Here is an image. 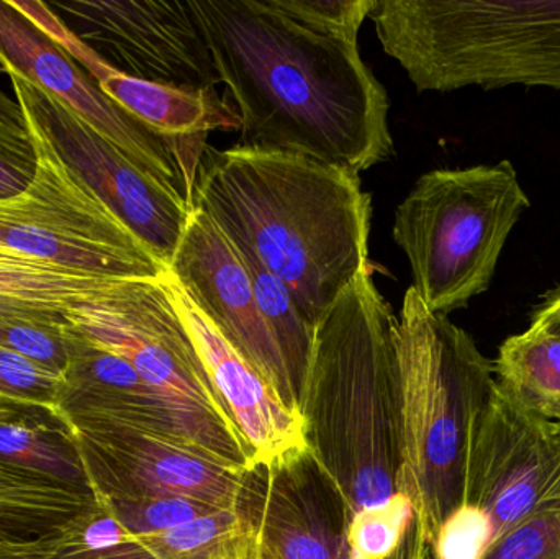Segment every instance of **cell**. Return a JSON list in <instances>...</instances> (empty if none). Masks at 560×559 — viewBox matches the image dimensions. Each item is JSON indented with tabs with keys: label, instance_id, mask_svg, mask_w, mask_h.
Returning a JSON list of instances; mask_svg holds the SVG:
<instances>
[{
	"label": "cell",
	"instance_id": "f1b7e54d",
	"mask_svg": "<svg viewBox=\"0 0 560 559\" xmlns=\"http://www.w3.org/2000/svg\"><path fill=\"white\" fill-rule=\"evenodd\" d=\"M276 9L302 25L358 45L359 32L375 0H272Z\"/></svg>",
	"mask_w": 560,
	"mask_h": 559
},
{
	"label": "cell",
	"instance_id": "7402d4cb",
	"mask_svg": "<svg viewBox=\"0 0 560 559\" xmlns=\"http://www.w3.org/2000/svg\"><path fill=\"white\" fill-rule=\"evenodd\" d=\"M233 248L248 271L259 312L278 343L283 363L302 404L303 384L312 357L315 327L303 317L289 288L269 272L249 249L240 245H233Z\"/></svg>",
	"mask_w": 560,
	"mask_h": 559
},
{
	"label": "cell",
	"instance_id": "d590c367",
	"mask_svg": "<svg viewBox=\"0 0 560 559\" xmlns=\"http://www.w3.org/2000/svg\"><path fill=\"white\" fill-rule=\"evenodd\" d=\"M384 559H430V545L424 540L423 531L418 521L413 522L400 547L390 557Z\"/></svg>",
	"mask_w": 560,
	"mask_h": 559
},
{
	"label": "cell",
	"instance_id": "3957f363",
	"mask_svg": "<svg viewBox=\"0 0 560 559\" xmlns=\"http://www.w3.org/2000/svg\"><path fill=\"white\" fill-rule=\"evenodd\" d=\"M397 327L371 265L315 327L300 404L303 435L351 517L400 494Z\"/></svg>",
	"mask_w": 560,
	"mask_h": 559
},
{
	"label": "cell",
	"instance_id": "9a60e30c",
	"mask_svg": "<svg viewBox=\"0 0 560 559\" xmlns=\"http://www.w3.org/2000/svg\"><path fill=\"white\" fill-rule=\"evenodd\" d=\"M95 498H183L233 511L245 469L153 433L105 422H69Z\"/></svg>",
	"mask_w": 560,
	"mask_h": 559
},
{
	"label": "cell",
	"instance_id": "e575fe53",
	"mask_svg": "<svg viewBox=\"0 0 560 559\" xmlns=\"http://www.w3.org/2000/svg\"><path fill=\"white\" fill-rule=\"evenodd\" d=\"M529 325L560 337V286L539 298L529 314Z\"/></svg>",
	"mask_w": 560,
	"mask_h": 559
},
{
	"label": "cell",
	"instance_id": "2e32d148",
	"mask_svg": "<svg viewBox=\"0 0 560 559\" xmlns=\"http://www.w3.org/2000/svg\"><path fill=\"white\" fill-rule=\"evenodd\" d=\"M174 281L222 337L275 387L300 416V397L282 354L259 312L252 279L232 243L202 210L192 207L170 265Z\"/></svg>",
	"mask_w": 560,
	"mask_h": 559
},
{
	"label": "cell",
	"instance_id": "8fae6325",
	"mask_svg": "<svg viewBox=\"0 0 560 559\" xmlns=\"http://www.w3.org/2000/svg\"><path fill=\"white\" fill-rule=\"evenodd\" d=\"M9 75L25 120L43 131L72 171L170 268L192 206L140 170L65 102L15 72Z\"/></svg>",
	"mask_w": 560,
	"mask_h": 559
},
{
	"label": "cell",
	"instance_id": "4316f807",
	"mask_svg": "<svg viewBox=\"0 0 560 559\" xmlns=\"http://www.w3.org/2000/svg\"><path fill=\"white\" fill-rule=\"evenodd\" d=\"M0 348L65 376L69 363L68 322L0 317Z\"/></svg>",
	"mask_w": 560,
	"mask_h": 559
},
{
	"label": "cell",
	"instance_id": "e0dca14e",
	"mask_svg": "<svg viewBox=\"0 0 560 559\" xmlns=\"http://www.w3.org/2000/svg\"><path fill=\"white\" fill-rule=\"evenodd\" d=\"M167 279L217 396L252 455V465L308 449L302 417L287 407L265 376L222 337L174 281L170 269Z\"/></svg>",
	"mask_w": 560,
	"mask_h": 559
},
{
	"label": "cell",
	"instance_id": "ba28073f",
	"mask_svg": "<svg viewBox=\"0 0 560 559\" xmlns=\"http://www.w3.org/2000/svg\"><path fill=\"white\" fill-rule=\"evenodd\" d=\"M66 318L69 327L124 358L158 389L232 423L180 317L167 272L112 279L94 298L68 308Z\"/></svg>",
	"mask_w": 560,
	"mask_h": 559
},
{
	"label": "cell",
	"instance_id": "9c48e42d",
	"mask_svg": "<svg viewBox=\"0 0 560 559\" xmlns=\"http://www.w3.org/2000/svg\"><path fill=\"white\" fill-rule=\"evenodd\" d=\"M68 350L59 410L69 422L114 423L184 443L238 469L252 466V455L229 420L158 389L124 358L69 324Z\"/></svg>",
	"mask_w": 560,
	"mask_h": 559
},
{
	"label": "cell",
	"instance_id": "f546056e",
	"mask_svg": "<svg viewBox=\"0 0 560 559\" xmlns=\"http://www.w3.org/2000/svg\"><path fill=\"white\" fill-rule=\"evenodd\" d=\"M65 380L59 374L0 348V397L12 403L59 409Z\"/></svg>",
	"mask_w": 560,
	"mask_h": 559
},
{
	"label": "cell",
	"instance_id": "ab89813d",
	"mask_svg": "<svg viewBox=\"0 0 560 559\" xmlns=\"http://www.w3.org/2000/svg\"><path fill=\"white\" fill-rule=\"evenodd\" d=\"M430 559H433V557H431V550H430Z\"/></svg>",
	"mask_w": 560,
	"mask_h": 559
},
{
	"label": "cell",
	"instance_id": "7c38bea8",
	"mask_svg": "<svg viewBox=\"0 0 560 559\" xmlns=\"http://www.w3.org/2000/svg\"><path fill=\"white\" fill-rule=\"evenodd\" d=\"M55 7L121 74L190 91H217L220 84L190 0H71Z\"/></svg>",
	"mask_w": 560,
	"mask_h": 559
},
{
	"label": "cell",
	"instance_id": "83f0119b",
	"mask_svg": "<svg viewBox=\"0 0 560 559\" xmlns=\"http://www.w3.org/2000/svg\"><path fill=\"white\" fill-rule=\"evenodd\" d=\"M101 499V498H97ZM118 524L133 535L160 534L223 509L183 498L101 499Z\"/></svg>",
	"mask_w": 560,
	"mask_h": 559
},
{
	"label": "cell",
	"instance_id": "ffe728a7",
	"mask_svg": "<svg viewBox=\"0 0 560 559\" xmlns=\"http://www.w3.org/2000/svg\"><path fill=\"white\" fill-rule=\"evenodd\" d=\"M0 462L95 494L78 436L59 409L7 403L0 409Z\"/></svg>",
	"mask_w": 560,
	"mask_h": 559
},
{
	"label": "cell",
	"instance_id": "30bf717a",
	"mask_svg": "<svg viewBox=\"0 0 560 559\" xmlns=\"http://www.w3.org/2000/svg\"><path fill=\"white\" fill-rule=\"evenodd\" d=\"M0 66L65 102L102 137L192 206L197 170L207 143L158 137L95 84L94 79L10 0H0ZM194 207V206H192Z\"/></svg>",
	"mask_w": 560,
	"mask_h": 559
},
{
	"label": "cell",
	"instance_id": "484cf974",
	"mask_svg": "<svg viewBox=\"0 0 560 559\" xmlns=\"http://www.w3.org/2000/svg\"><path fill=\"white\" fill-rule=\"evenodd\" d=\"M417 521L413 504L404 494L377 508L352 515L348 525L349 559H384L390 557Z\"/></svg>",
	"mask_w": 560,
	"mask_h": 559
},
{
	"label": "cell",
	"instance_id": "8992f818",
	"mask_svg": "<svg viewBox=\"0 0 560 559\" xmlns=\"http://www.w3.org/2000/svg\"><path fill=\"white\" fill-rule=\"evenodd\" d=\"M529 207L509 160L418 177L395 210L392 233L424 307L450 315L489 291L506 240Z\"/></svg>",
	"mask_w": 560,
	"mask_h": 559
},
{
	"label": "cell",
	"instance_id": "277c9868",
	"mask_svg": "<svg viewBox=\"0 0 560 559\" xmlns=\"http://www.w3.org/2000/svg\"><path fill=\"white\" fill-rule=\"evenodd\" d=\"M397 354L398 492L410 499L431 547L466 501L470 449L495 386V366L464 328L428 311L411 286L398 315Z\"/></svg>",
	"mask_w": 560,
	"mask_h": 559
},
{
	"label": "cell",
	"instance_id": "44dd1931",
	"mask_svg": "<svg viewBox=\"0 0 560 559\" xmlns=\"http://www.w3.org/2000/svg\"><path fill=\"white\" fill-rule=\"evenodd\" d=\"M495 380L516 403L560 426V337L532 327L506 338L493 360Z\"/></svg>",
	"mask_w": 560,
	"mask_h": 559
},
{
	"label": "cell",
	"instance_id": "7a4b0ae2",
	"mask_svg": "<svg viewBox=\"0 0 560 559\" xmlns=\"http://www.w3.org/2000/svg\"><path fill=\"white\" fill-rule=\"evenodd\" d=\"M192 206L289 288L313 327L371 265V194L348 167L238 144L207 147Z\"/></svg>",
	"mask_w": 560,
	"mask_h": 559
},
{
	"label": "cell",
	"instance_id": "cb8c5ba5",
	"mask_svg": "<svg viewBox=\"0 0 560 559\" xmlns=\"http://www.w3.org/2000/svg\"><path fill=\"white\" fill-rule=\"evenodd\" d=\"M140 537L161 559H256L248 532L233 511L213 512L180 527Z\"/></svg>",
	"mask_w": 560,
	"mask_h": 559
},
{
	"label": "cell",
	"instance_id": "5bb4252c",
	"mask_svg": "<svg viewBox=\"0 0 560 559\" xmlns=\"http://www.w3.org/2000/svg\"><path fill=\"white\" fill-rule=\"evenodd\" d=\"M559 473L558 423L516 403L495 380L477 422L463 508L489 524L495 544L535 512Z\"/></svg>",
	"mask_w": 560,
	"mask_h": 559
},
{
	"label": "cell",
	"instance_id": "603a6c76",
	"mask_svg": "<svg viewBox=\"0 0 560 559\" xmlns=\"http://www.w3.org/2000/svg\"><path fill=\"white\" fill-rule=\"evenodd\" d=\"M112 279L92 278L0 249V295L68 308L94 298Z\"/></svg>",
	"mask_w": 560,
	"mask_h": 559
},
{
	"label": "cell",
	"instance_id": "ac0fdd59",
	"mask_svg": "<svg viewBox=\"0 0 560 559\" xmlns=\"http://www.w3.org/2000/svg\"><path fill=\"white\" fill-rule=\"evenodd\" d=\"M102 92L158 137L200 141L213 130H240V117L219 92L190 91L121 74L98 56L88 69Z\"/></svg>",
	"mask_w": 560,
	"mask_h": 559
},
{
	"label": "cell",
	"instance_id": "52a82bcc",
	"mask_svg": "<svg viewBox=\"0 0 560 559\" xmlns=\"http://www.w3.org/2000/svg\"><path fill=\"white\" fill-rule=\"evenodd\" d=\"M35 176L23 193L0 200V249L92 278H161L167 266L112 212L25 120Z\"/></svg>",
	"mask_w": 560,
	"mask_h": 559
},
{
	"label": "cell",
	"instance_id": "d6a6232c",
	"mask_svg": "<svg viewBox=\"0 0 560 559\" xmlns=\"http://www.w3.org/2000/svg\"><path fill=\"white\" fill-rule=\"evenodd\" d=\"M36 161L22 160L0 151V200L19 196L35 176Z\"/></svg>",
	"mask_w": 560,
	"mask_h": 559
},
{
	"label": "cell",
	"instance_id": "6da1fadb",
	"mask_svg": "<svg viewBox=\"0 0 560 559\" xmlns=\"http://www.w3.org/2000/svg\"><path fill=\"white\" fill-rule=\"evenodd\" d=\"M190 2L235 102L238 147L358 174L390 160V101L359 45L302 25L272 0Z\"/></svg>",
	"mask_w": 560,
	"mask_h": 559
},
{
	"label": "cell",
	"instance_id": "8d00e7d4",
	"mask_svg": "<svg viewBox=\"0 0 560 559\" xmlns=\"http://www.w3.org/2000/svg\"><path fill=\"white\" fill-rule=\"evenodd\" d=\"M56 538L48 541H38V544L0 547V559H43L48 554L49 547H51Z\"/></svg>",
	"mask_w": 560,
	"mask_h": 559
},
{
	"label": "cell",
	"instance_id": "1f68e13d",
	"mask_svg": "<svg viewBox=\"0 0 560 559\" xmlns=\"http://www.w3.org/2000/svg\"><path fill=\"white\" fill-rule=\"evenodd\" d=\"M0 151L22 158V160L35 161L32 137L28 125L23 117L19 102L12 101L0 89Z\"/></svg>",
	"mask_w": 560,
	"mask_h": 559
},
{
	"label": "cell",
	"instance_id": "d4e9b609",
	"mask_svg": "<svg viewBox=\"0 0 560 559\" xmlns=\"http://www.w3.org/2000/svg\"><path fill=\"white\" fill-rule=\"evenodd\" d=\"M43 559H161L140 537L125 531L107 505H97L72 522Z\"/></svg>",
	"mask_w": 560,
	"mask_h": 559
},
{
	"label": "cell",
	"instance_id": "d6986e66",
	"mask_svg": "<svg viewBox=\"0 0 560 559\" xmlns=\"http://www.w3.org/2000/svg\"><path fill=\"white\" fill-rule=\"evenodd\" d=\"M95 505L91 492L0 462V547L52 540Z\"/></svg>",
	"mask_w": 560,
	"mask_h": 559
},
{
	"label": "cell",
	"instance_id": "836d02e7",
	"mask_svg": "<svg viewBox=\"0 0 560 559\" xmlns=\"http://www.w3.org/2000/svg\"><path fill=\"white\" fill-rule=\"evenodd\" d=\"M65 308L38 302L22 301V299L0 295V317L38 318V321L68 322Z\"/></svg>",
	"mask_w": 560,
	"mask_h": 559
},
{
	"label": "cell",
	"instance_id": "74e56055",
	"mask_svg": "<svg viewBox=\"0 0 560 559\" xmlns=\"http://www.w3.org/2000/svg\"><path fill=\"white\" fill-rule=\"evenodd\" d=\"M538 509H541V511H545L546 514L549 515L560 538V473L556 481L552 482L551 488L546 491L545 498H542V501L538 504Z\"/></svg>",
	"mask_w": 560,
	"mask_h": 559
},
{
	"label": "cell",
	"instance_id": "f35d334b",
	"mask_svg": "<svg viewBox=\"0 0 560 559\" xmlns=\"http://www.w3.org/2000/svg\"><path fill=\"white\" fill-rule=\"evenodd\" d=\"M7 403H10V400L2 399V397H0V409H2V407L5 406Z\"/></svg>",
	"mask_w": 560,
	"mask_h": 559
},
{
	"label": "cell",
	"instance_id": "4fadbf2b",
	"mask_svg": "<svg viewBox=\"0 0 560 559\" xmlns=\"http://www.w3.org/2000/svg\"><path fill=\"white\" fill-rule=\"evenodd\" d=\"M233 512L256 559H349L351 511L308 449L246 468Z\"/></svg>",
	"mask_w": 560,
	"mask_h": 559
},
{
	"label": "cell",
	"instance_id": "5b68a950",
	"mask_svg": "<svg viewBox=\"0 0 560 559\" xmlns=\"http://www.w3.org/2000/svg\"><path fill=\"white\" fill-rule=\"evenodd\" d=\"M369 19L417 91H560V0H375Z\"/></svg>",
	"mask_w": 560,
	"mask_h": 559
},
{
	"label": "cell",
	"instance_id": "4dcf8cb0",
	"mask_svg": "<svg viewBox=\"0 0 560 559\" xmlns=\"http://www.w3.org/2000/svg\"><path fill=\"white\" fill-rule=\"evenodd\" d=\"M482 559H560V538L548 514L535 509L499 538Z\"/></svg>",
	"mask_w": 560,
	"mask_h": 559
}]
</instances>
